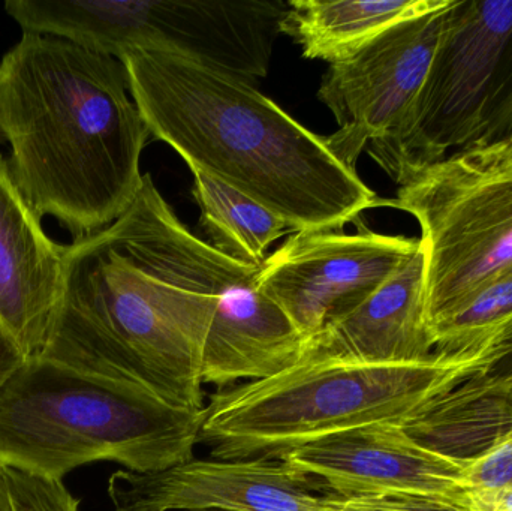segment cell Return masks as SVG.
Masks as SVG:
<instances>
[{"mask_svg": "<svg viewBox=\"0 0 512 511\" xmlns=\"http://www.w3.org/2000/svg\"><path fill=\"white\" fill-rule=\"evenodd\" d=\"M231 260L195 236L144 174L116 221L65 246L62 296L41 356L203 411L204 347Z\"/></svg>", "mask_w": 512, "mask_h": 511, "instance_id": "1", "label": "cell"}, {"mask_svg": "<svg viewBox=\"0 0 512 511\" xmlns=\"http://www.w3.org/2000/svg\"><path fill=\"white\" fill-rule=\"evenodd\" d=\"M150 135L189 165L279 216L294 233L360 227L387 206L360 176L254 84L170 51L119 57Z\"/></svg>", "mask_w": 512, "mask_h": 511, "instance_id": "2", "label": "cell"}, {"mask_svg": "<svg viewBox=\"0 0 512 511\" xmlns=\"http://www.w3.org/2000/svg\"><path fill=\"white\" fill-rule=\"evenodd\" d=\"M149 137L117 57L23 32L0 60V141L12 179L74 240L131 206Z\"/></svg>", "mask_w": 512, "mask_h": 511, "instance_id": "3", "label": "cell"}, {"mask_svg": "<svg viewBox=\"0 0 512 511\" xmlns=\"http://www.w3.org/2000/svg\"><path fill=\"white\" fill-rule=\"evenodd\" d=\"M510 356L512 348L501 347L393 365L301 362L210 395L200 443L215 459H279L346 429L402 426Z\"/></svg>", "mask_w": 512, "mask_h": 511, "instance_id": "4", "label": "cell"}, {"mask_svg": "<svg viewBox=\"0 0 512 511\" xmlns=\"http://www.w3.org/2000/svg\"><path fill=\"white\" fill-rule=\"evenodd\" d=\"M203 416L47 357H27L0 387V461L59 480L102 461L152 473L194 459Z\"/></svg>", "mask_w": 512, "mask_h": 511, "instance_id": "5", "label": "cell"}, {"mask_svg": "<svg viewBox=\"0 0 512 511\" xmlns=\"http://www.w3.org/2000/svg\"><path fill=\"white\" fill-rule=\"evenodd\" d=\"M511 137L512 0H451L408 116L366 150L397 182L412 168Z\"/></svg>", "mask_w": 512, "mask_h": 511, "instance_id": "6", "label": "cell"}, {"mask_svg": "<svg viewBox=\"0 0 512 511\" xmlns=\"http://www.w3.org/2000/svg\"><path fill=\"white\" fill-rule=\"evenodd\" d=\"M23 32L57 36L119 59L170 51L255 84L267 77L288 0H8Z\"/></svg>", "mask_w": 512, "mask_h": 511, "instance_id": "7", "label": "cell"}, {"mask_svg": "<svg viewBox=\"0 0 512 511\" xmlns=\"http://www.w3.org/2000/svg\"><path fill=\"white\" fill-rule=\"evenodd\" d=\"M387 207L417 219L430 323L512 270V152L453 153L397 180Z\"/></svg>", "mask_w": 512, "mask_h": 511, "instance_id": "8", "label": "cell"}, {"mask_svg": "<svg viewBox=\"0 0 512 511\" xmlns=\"http://www.w3.org/2000/svg\"><path fill=\"white\" fill-rule=\"evenodd\" d=\"M450 3L432 0L348 59L331 63L318 99L339 125L325 143L346 167L355 170L369 144L387 140L402 126L426 80Z\"/></svg>", "mask_w": 512, "mask_h": 511, "instance_id": "9", "label": "cell"}, {"mask_svg": "<svg viewBox=\"0 0 512 511\" xmlns=\"http://www.w3.org/2000/svg\"><path fill=\"white\" fill-rule=\"evenodd\" d=\"M420 239L343 231L295 233L259 267L258 285L312 339L379 290L415 252Z\"/></svg>", "mask_w": 512, "mask_h": 511, "instance_id": "10", "label": "cell"}, {"mask_svg": "<svg viewBox=\"0 0 512 511\" xmlns=\"http://www.w3.org/2000/svg\"><path fill=\"white\" fill-rule=\"evenodd\" d=\"M113 511H333L319 480L280 459H191L108 480Z\"/></svg>", "mask_w": 512, "mask_h": 511, "instance_id": "11", "label": "cell"}, {"mask_svg": "<svg viewBox=\"0 0 512 511\" xmlns=\"http://www.w3.org/2000/svg\"><path fill=\"white\" fill-rule=\"evenodd\" d=\"M280 461L319 480L339 500L375 495H460L465 458L424 446L400 425L346 429L301 444Z\"/></svg>", "mask_w": 512, "mask_h": 511, "instance_id": "12", "label": "cell"}, {"mask_svg": "<svg viewBox=\"0 0 512 511\" xmlns=\"http://www.w3.org/2000/svg\"><path fill=\"white\" fill-rule=\"evenodd\" d=\"M259 267L233 258L225 272L204 347L203 386L265 380L303 359L307 339L259 288Z\"/></svg>", "mask_w": 512, "mask_h": 511, "instance_id": "13", "label": "cell"}, {"mask_svg": "<svg viewBox=\"0 0 512 511\" xmlns=\"http://www.w3.org/2000/svg\"><path fill=\"white\" fill-rule=\"evenodd\" d=\"M41 219L0 155V324L24 359L41 356L62 296L65 246Z\"/></svg>", "mask_w": 512, "mask_h": 511, "instance_id": "14", "label": "cell"}, {"mask_svg": "<svg viewBox=\"0 0 512 511\" xmlns=\"http://www.w3.org/2000/svg\"><path fill=\"white\" fill-rule=\"evenodd\" d=\"M435 356L420 245L366 302L309 339L301 362L393 365L426 362Z\"/></svg>", "mask_w": 512, "mask_h": 511, "instance_id": "15", "label": "cell"}, {"mask_svg": "<svg viewBox=\"0 0 512 511\" xmlns=\"http://www.w3.org/2000/svg\"><path fill=\"white\" fill-rule=\"evenodd\" d=\"M432 0H288L283 33L294 38L307 59L336 63L348 59L403 18Z\"/></svg>", "mask_w": 512, "mask_h": 511, "instance_id": "16", "label": "cell"}, {"mask_svg": "<svg viewBox=\"0 0 512 511\" xmlns=\"http://www.w3.org/2000/svg\"><path fill=\"white\" fill-rule=\"evenodd\" d=\"M192 195L201 210L200 225L209 245L243 263L262 266L274 242L291 233L285 221L242 192L192 171Z\"/></svg>", "mask_w": 512, "mask_h": 511, "instance_id": "17", "label": "cell"}, {"mask_svg": "<svg viewBox=\"0 0 512 511\" xmlns=\"http://www.w3.org/2000/svg\"><path fill=\"white\" fill-rule=\"evenodd\" d=\"M430 333L442 356L512 348V270L432 321Z\"/></svg>", "mask_w": 512, "mask_h": 511, "instance_id": "18", "label": "cell"}, {"mask_svg": "<svg viewBox=\"0 0 512 511\" xmlns=\"http://www.w3.org/2000/svg\"><path fill=\"white\" fill-rule=\"evenodd\" d=\"M12 511H78L80 501L72 497L62 480L5 465Z\"/></svg>", "mask_w": 512, "mask_h": 511, "instance_id": "19", "label": "cell"}, {"mask_svg": "<svg viewBox=\"0 0 512 511\" xmlns=\"http://www.w3.org/2000/svg\"><path fill=\"white\" fill-rule=\"evenodd\" d=\"M463 492H496L512 488V432L505 431L480 455L465 458L459 476Z\"/></svg>", "mask_w": 512, "mask_h": 511, "instance_id": "20", "label": "cell"}, {"mask_svg": "<svg viewBox=\"0 0 512 511\" xmlns=\"http://www.w3.org/2000/svg\"><path fill=\"white\" fill-rule=\"evenodd\" d=\"M333 511H471L466 494L406 495L387 494L375 497L339 500L331 498Z\"/></svg>", "mask_w": 512, "mask_h": 511, "instance_id": "21", "label": "cell"}, {"mask_svg": "<svg viewBox=\"0 0 512 511\" xmlns=\"http://www.w3.org/2000/svg\"><path fill=\"white\" fill-rule=\"evenodd\" d=\"M471 511H512V488L496 492H465Z\"/></svg>", "mask_w": 512, "mask_h": 511, "instance_id": "22", "label": "cell"}, {"mask_svg": "<svg viewBox=\"0 0 512 511\" xmlns=\"http://www.w3.org/2000/svg\"><path fill=\"white\" fill-rule=\"evenodd\" d=\"M24 356L18 350L11 336L8 335L0 324V387L3 386L9 375L23 362Z\"/></svg>", "mask_w": 512, "mask_h": 511, "instance_id": "23", "label": "cell"}, {"mask_svg": "<svg viewBox=\"0 0 512 511\" xmlns=\"http://www.w3.org/2000/svg\"><path fill=\"white\" fill-rule=\"evenodd\" d=\"M0 511H12L11 495H9L5 465L2 461H0Z\"/></svg>", "mask_w": 512, "mask_h": 511, "instance_id": "24", "label": "cell"}, {"mask_svg": "<svg viewBox=\"0 0 512 511\" xmlns=\"http://www.w3.org/2000/svg\"><path fill=\"white\" fill-rule=\"evenodd\" d=\"M498 146H502L504 149L510 150V152H512V137L510 140L505 141V143L498 144Z\"/></svg>", "mask_w": 512, "mask_h": 511, "instance_id": "25", "label": "cell"}, {"mask_svg": "<svg viewBox=\"0 0 512 511\" xmlns=\"http://www.w3.org/2000/svg\"><path fill=\"white\" fill-rule=\"evenodd\" d=\"M507 431H511L512 432V420H511V428L507 429Z\"/></svg>", "mask_w": 512, "mask_h": 511, "instance_id": "26", "label": "cell"}, {"mask_svg": "<svg viewBox=\"0 0 512 511\" xmlns=\"http://www.w3.org/2000/svg\"><path fill=\"white\" fill-rule=\"evenodd\" d=\"M210 511H218V510H210Z\"/></svg>", "mask_w": 512, "mask_h": 511, "instance_id": "27", "label": "cell"}]
</instances>
